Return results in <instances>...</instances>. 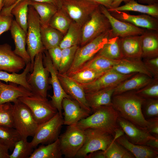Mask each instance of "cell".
<instances>
[{"instance_id": "obj_26", "label": "cell", "mask_w": 158, "mask_h": 158, "mask_svg": "<svg viewBox=\"0 0 158 158\" xmlns=\"http://www.w3.org/2000/svg\"><path fill=\"white\" fill-rule=\"evenodd\" d=\"M153 79V78L144 74L136 73L115 87L113 95L138 90L148 84Z\"/></svg>"}, {"instance_id": "obj_47", "label": "cell", "mask_w": 158, "mask_h": 158, "mask_svg": "<svg viewBox=\"0 0 158 158\" xmlns=\"http://www.w3.org/2000/svg\"><path fill=\"white\" fill-rule=\"evenodd\" d=\"M47 50L54 66L58 71L61 59L62 49L58 46Z\"/></svg>"}, {"instance_id": "obj_49", "label": "cell", "mask_w": 158, "mask_h": 158, "mask_svg": "<svg viewBox=\"0 0 158 158\" xmlns=\"http://www.w3.org/2000/svg\"><path fill=\"white\" fill-rule=\"evenodd\" d=\"M143 62L153 74L154 78H158V57L144 59Z\"/></svg>"}, {"instance_id": "obj_41", "label": "cell", "mask_w": 158, "mask_h": 158, "mask_svg": "<svg viewBox=\"0 0 158 158\" xmlns=\"http://www.w3.org/2000/svg\"><path fill=\"white\" fill-rule=\"evenodd\" d=\"M105 72L87 69L76 71L68 76L78 83L85 84L93 81Z\"/></svg>"}, {"instance_id": "obj_20", "label": "cell", "mask_w": 158, "mask_h": 158, "mask_svg": "<svg viewBox=\"0 0 158 158\" xmlns=\"http://www.w3.org/2000/svg\"><path fill=\"white\" fill-rule=\"evenodd\" d=\"M116 19L130 23L140 28L145 29L158 31V18L147 14L135 15L123 11L110 12Z\"/></svg>"}, {"instance_id": "obj_32", "label": "cell", "mask_w": 158, "mask_h": 158, "mask_svg": "<svg viewBox=\"0 0 158 158\" xmlns=\"http://www.w3.org/2000/svg\"><path fill=\"white\" fill-rule=\"evenodd\" d=\"M62 155L58 138L46 145H40L33 150L29 158H61Z\"/></svg>"}, {"instance_id": "obj_14", "label": "cell", "mask_w": 158, "mask_h": 158, "mask_svg": "<svg viewBox=\"0 0 158 158\" xmlns=\"http://www.w3.org/2000/svg\"><path fill=\"white\" fill-rule=\"evenodd\" d=\"M135 74L124 75L111 69L90 83L80 84L85 93L94 92L106 88L116 87Z\"/></svg>"}, {"instance_id": "obj_33", "label": "cell", "mask_w": 158, "mask_h": 158, "mask_svg": "<svg viewBox=\"0 0 158 158\" xmlns=\"http://www.w3.org/2000/svg\"><path fill=\"white\" fill-rule=\"evenodd\" d=\"M29 5L31 6L38 14L41 26L49 25L51 18L59 9L53 4L39 2L30 0Z\"/></svg>"}, {"instance_id": "obj_50", "label": "cell", "mask_w": 158, "mask_h": 158, "mask_svg": "<svg viewBox=\"0 0 158 158\" xmlns=\"http://www.w3.org/2000/svg\"><path fill=\"white\" fill-rule=\"evenodd\" d=\"M22 0H17L13 5L10 7L4 8L5 11L8 14H11V11L12 8L18 3ZM39 2H44L50 3L56 6L58 9L61 8L62 6L61 0H31Z\"/></svg>"}, {"instance_id": "obj_7", "label": "cell", "mask_w": 158, "mask_h": 158, "mask_svg": "<svg viewBox=\"0 0 158 158\" xmlns=\"http://www.w3.org/2000/svg\"><path fill=\"white\" fill-rule=\"evenodd\" d=\"M85 140L76 157L85 158L89 154L98 150L105 151L114 139L111 133L96 128L84 130Z\"/></svg>"}, {"instance_id": "obj_22", "label": "cell", "mask_w": 158, "mask_h": 158, "mask_svg": "<svg viewBox=\"0 0 158 158\" xmlns=\"http://www.w3.org/2000/svg\"><path fill=\"white\" fill-rule=\"evenodd\" d=\"M112 69L124 75L141 73L153 78V74L145 66L141 59H134L123 58Z\"/></svg>"}, {"instance_id": "obj_40", "label": "cell", "mask_w": 158, "mask_h": 158, "mask_svg": "<svg viewBox=\"0 0 158 158\" xmlns=\"http://www.w3.org/2000/svg\"><path fill=\"white\" fill-rule=\"evenodd\" d=\"M33 149L27 139L21 138L15 144L9 158H29L33 151Z\"/></svg>"}, {"instance_id": "obj_3", "label": "cell", "mask_w": 158, "mask_h": 158, "mask_svg": "<svg viewBox=\"0 0 158 158\" xmlns=\"http://www.w3.org/2000/svg\"><path fill=\"white\" fill-rule=\"evenodd\" d=\"M13 103V128L17 130L23 138L27 139L29 137H33L39 125L34 119L30 110L27 105L18 99Z\"/></svg>"}, {"instance_id": "obj_43", "label": "cell", "mask_w": 158, "mask_h": 158, "mask_svg": "<svg viewBox=\"0 0 158 158\" xmlns=\"http://www.w3.org/2000/svg\"><path fill=\"white\" fill-rule=\"evenodd\" d=\"M78 45L62 49V57L58 71L60 74L66 73L74 59Z\"/></svg>"}, {"instance_id": "obj_13", "label": "cell", "mask_w": 158, "mask_h": 158, "mask_svg": "<svg viewBox=\"0 0 158 158\" xmlns=\"http://www.w3.org/2000/svg\"><path fill=\"white\" fill-rule=\"evenodd\" d=\"M43 59L44 65L51 75L49 82L52 85L53 91V95L49 96L51 99V102L60 114L63 116L62 103L63 99L65 98H72L63 88L58 77V71L54 66L47 50H45L43 52Z\"/></svg>"}, {"instance_id": "obj_44", "label": "cell", "mask_w": 158, "mask_h": 158, "mask_svg": "<svg viewBox=\"0 0 158 158\" xmlns=\"http://www.w3.org/2000/svg\"><path fill=\"white\" fill-rule=\"evenodd\" d=\"M142 111L147 120L158 119V99H145L142 105Z\"/></svg>"}, {"instance_id": "obj_51", "label": "cell", "mask_w": 158, "mask_h": 158, "mask_svg": "<svg viewBox=\"0 0 158 158\" xmlns=\"http://www.w3.org/2000/svg\"><path fill=\"white\" fill-rule=\"evenodd\" d=\"M151 120L152 123L148 131L154 136H158V119Z\"/></svg>"}, {"instance_id": "obj_2", "label": "cell", "mask_w": 158, "mask_h": 158, "mask_svg": "<svg viewBox=\"0 0 158 158\" xmlns=\"http://www.w3.org/2000/svg\"><path fill=\"white\" fill-rule=\"evenodd\" d=\"M93 112L75 126L83 130L89 128L102 129L111 133L114 137L120 128L117 122L119 115L112 105L101 106Z\"/></svg>"}, {"instance_id": "obj_25", "label": "cell", "mask_w": 158, "mask_h": 158, "mask_svg": "<svg viewBox=\"0 0 158 158\" xmlns=\"http://www.w3.org/2000/svg\"><path fill=\"white\" fill-rule=\"evenodd\" d=\"M142 58L149 59L158 57V32L145 29L140 35Z\"/></svg>"}, {"instance_id": "obj_52", "label": "cell", "mask_w": 158, "mask_h": 158, "mask_svg": "<svg viewBox=\"0 0 158 158\" xmlns=\"http://www.w3.org/2000/svg\"><path fill=\"white\" fill-rule=\"evenodd\" d=\"M96 3L99 5H102L107 9L111 8L112 4L114 0H88Z\"/></svg>"}, {"instance_id": "obj_39", "label": "cell", "mask_w": 158, "mask_h": 158, "mask_svg": "<svg viewBox=\"0 0 158 158\" xmlns=\"http://www.w3.org/2000/svg\"><path fill=\"white\" fill-rule=\"evenodd\" d=\"M22 138L14 128L0 126V142L13 150L16 143Z\"/></svg>"}, {"instance_id": "obj_48", "label": "cell", "mask_w": 158, "mask_h": 158, "mask_svg": "<svg viewBox=\"0 0 158 158\" xmlns=\"http://www.w3.org/2000/svg\"><path fill=\"white\" fill-rule=\"evenodd\" d=\"M13 16L0 13V35L10 30L13 20Z\"/></svg>"}, {"instance_id": "obj_36", "label": "cell", "mask_w": 158, "mask_h": 158, "mask_svg": "<svg viewBox=\"0 0 158 158\" xmlns=\"http://www.w3.org/2000/svg\"><path fill=\"white\" fill-rule=\"evenodd\" d=\"M82 27L73 21L59 46L62 49L78 45L81 41Z\"/></svg>"}, {"instance_id": "obj_24", "label": "cell", "mask_w": 158, "mask_h": 158, "mask_svg": "<svg viewBox=\"0 0 158 158\" xmlns=\"http://www.w3.org/2000/svg\"><path fill=\"white\" fill-rule=\"evenodd\" d=\"M115 140L130 152L136 158H157L158 150L145 145L134 144L130 142L124 135H121Z\"/></svg>"}, {"instance_id": "obj_11", "label": "cell", "mask_w": 158, "mask_h": 158, "mask_svg": "<svg viewBox=\"0 0 158 158\" xmlns=\"http://www.w3.org/2000/svg\"><path fill=\"white\" fill-rule=\"evenodd\" d=\"M85 138L84 130L75 125L68 126L65 131L59 138L62 155L68 158L75 157L84 143Z\"/></svg>"}, {"instance_id": "obj_30", "label": "cell", "mask_w": 158, "mask_h": 158, "mask_svg": "<svg viewBox=\"0 0 158 158\" xmlns=\"http://www.w3.org/2000/svg\"><path fill=\"white\" fill-rule=\"evenodd\" d=\"M95 56L116 60L123 58L121 48V38L113 36L110 37Z\"/></svg>"}, {"instance_id": "obj_6", "label": "cell", "mask_w": 158, "mask_h": 158, "mask_svg": "<svg viewBox=\"0 0 158 158\" xmlns=\"http://www.w3.org/2000/svg\"><path fill=\"white\" fill-rule=\"evenodd\" d=\"M28 22L26 44L27 51L30 58L32 71L35 56L40 52H43L45 49L41 40L39 16L30 5L28 7Z\"/></svg>"}, {"instance_id": "obj_17", "label": "cell", "mask_w": 158, "mask_h": 158, "mask_svg": "<svg viewBox=\"0 0 158 158\" xmlns=\"http://www.w3.org/2000/svg\"><path fill=\"white\" fill-rule=\"evenodd\" d=\"M117 122L128 139L134 144L145 145L149 140L157 137L152 135L148 130L139 128L119 116Z\"/></svg>"}, {"instance_id": "obj_16", "label": "cell", "mask_w": 158, "mask_h": 158, "mask_svg": "<svg viewBox=\"0 0 158 158\" xmlns=\"http://www.w3.org/2000/svg\"><path fill=\"white\" fill-rule=\"evenodd\" d=\"M26 65L23 60L12 50L10 45L7 43L0 45V71L17 73Z\"/></svg>"}, {"instance_id": "obj_53", "label": "cell", "mask_w": 158, "mask_h": 158, "mask_svg": "<svg viewBox=\"0 0 158 158\" xmlns=\"http://www.w3.org/2000/svg\"><path fill=\"white\" fill-rule=\"evenodd\" d=\"M85 158H106L104 151L98 150L88 154Z\"/></svg>"}, {"instance_id": "obj_19", "label": "cell", "mask_w": 158, "mask_h": 158, "mask_svg": "<svg viewBox=\"0 0 158 158\" xmlns=\"http://www.w3.org/2000/svg\"><path fill=\"white\" fill-rule=\"evenodd\" d=\"M62 106L64 111L63 124L67 126L75 125L80 121L89 116L91 113L71 98H64Z\"/></svg>"}, {"instance_id": "obj_58", "label": "cell", "mask_w": 158, "mask_h": 158, "mask_svg": "<svg viewBox=\"0 0 158 158\" xmlns=\"http://www.w3.org/2000/svg\"><path fill=\"white\" fill-rule=\"evenodd\" d=\"M138 1L140 3L148 5L158 4V0H138Z\"/></svg>"}, {"instance_id": "obj_46", "label": "cell", "mask_w": 158, "mask_h": 158, "mask_svg": "<svg viewBox=\"0 0 158 158\" xmlns=\"http://www.w3.org/2000/svg\"><path fill=\"white\" fill-rule=\"evenodd\" d=\"M13 106L11 102L0 104V126L13 127Z\"/></svg>"}, {"instance_id": "obj_4", "label": "cell", "mask_w": 158, "mask_h": 158, "mask_svg": "<svg viewBox=\"0 0 158 158\" xmlns=\"http://www.w3.org/2000/svg\"><path fill=\"white\" fill-rule=\"evenodd\" d=\"M32 71L27 76V80L30 87L31 92L33 95L47 99L49 88L50 73L44 65L43 52H40L35 56Z\"/></svg>"}, {"instance_id": "obj_1", "label": "cell", "mask_w": 158, "mask_h": 158, "mask_svg": "<svg viewBox=\"0 0 158 158\" xmlns=\"http://www.w3.org/2000/svg\"><path fill=\"white\" fill-rule=\"evenodd\" d=\"M145 99L135 91H128L113 95L112 105L119 116L148 131L152 121L146 120L142 112V105Z\"/></svg>"}, {"instance_id": "obj_12", "label": "cell", "mask_w": 158, "mask_h": 158, "mask_svg": "<svg viewBox=\"0 0 158 158\" xmlns=\"http://www.w3.org/2000/svg\"><path fill=\"white\" fill-rule=\"evenodd\" d=\"M18 99L28 107L39 125L48 121L58 112L47 98L32 95L20 97Z\"/></svg>"}, {"instance_id": "obj_35", "label": "cell", "mask_w": 158, "mask_h": 158, "mask_svg": "<svg viewBox=\"0 0 158 158\" xmlns=\"http://www.w3.org/2000/svg\"><path fill=\"white\" fill-rule=\"evenodd\" d=\"M31 71L30 62L26 64L23 71L20 74L10 73L6 71H0V81L16 83L24 87L31 92L30 87L27 80V75Z\"/></svg>"}, {"instance_id": "obj_56", "label": "cell", "mask_w": 158, "mask_h": 158, "mask_svg": "<svg viewBox=\"0 0 158 158\" xmlns=\"http://www.w3.org/2000/svg\"><path fill=\"white\" fill-rule=\"evenodd\" d=\"M129 1V0H114L112 4L111 8H114L119 6L122 2H124L125 4Z\"/></svg>"}, {"instance_id": "obj_28", "label": "cell", "mask_w": 158, "mask_h": 158, "mask_svg": "<svg viewBox=\"0 0 158 158\" xmlns=\"http://www.w3.org/2000/svg\"><path fill=\"white\" fill-rule=\"evenodd\" d=\"M121 46L123 58L141 59L140 35H132L121 38Z\"/></svg>"}, {"instance_id": "obj_9", "label": "cell", "mask_w": 158, "mask_h": 158, "mask_svg": "<svg viewBox=\"0 0 158 158\" xmlns=\"http://www.w3.org/2000/svg\"><path fill=\"white\" fill-rule=\"evenodd\" d=\"M63 116L58 112L51 119L39 125L30 144L34 148L40 144H48L52 143L59 137L62 125Z\"/></svg>"}, {"instance_id": "obj_27", "label": "cell", "mask_w": 158, "mask_h": 158, "mask_svg": "<svg viewBox=\"0 0 158 158\" xmlns=\"http://www.w3.org/2000/svg\"><path fill=\"white\" fill-rule=\"evenodd\" d=\"M115 87L85 93L87 102L92 111L94 112L102 106L112 105V98Z\"/></svg>"}, {"instance_id": "obj_55", "label": "cell", "mask_w": 158, "mask_h": 158, "mask_svg": "<svg viewBox=\"0 0 158 158\" xmlns=\"http://www.w3.org/2000/svg\"><path fill=\"white\" fill-rule=\"evenodd\" d=\"M146 145L153 148L158 150V136L149 140L146 143Z\"/></svg>"}, {"instance_id": "obj_21", "label": "cell", "mask_w": 158, "mask_h": 158, "mask_svg": "<svg viewBox=\"0 0 158 158\" xmlns=\"http://www.w3.org/2000/svg\"><path fill=\"white\" fill-rule=\"evenodd\" d=\"M32 95V92L21 85L12 82L5 84L0 81V104L13 103L19 97Z\"/></svg>"}, {"instance_id": "obj_34", "label": "cell", "mask_w": 158, "mask_h": 158, "mask_svg": "<svg viewBox=\"0 0 158 158\" xmlns=\"http://www.w3.org/2000/svg\"><path fill=\"white\" fill-rule=\"evenodd\" d=\"M119 60H111L103 56H95L75 72L87 69L105 72L112 69Z\"/></svg>"}, {"instance_id": "obj_29", "label": "cell", "mask_w": 158, "mask_h": 158, "mask_svg": "<svg viewBox=\"0 0 158 158\" xmlns=\"http://www.w3.org/2000/svg\"><path fill=\"white\" fill-rule=\"evenodd\" d=\"M107 10L109 12L115 11L137 12L158 18V4L145 5L139 4L135 0H129L122 6Z\"/></svg>"}, {"instance_id": "obj_18", "label": "cell", "mask_w": 158, "mask_h": 158, "mask_svg": "<svg viewBox=\"0 0 158 158\" xmlns=\"http://www.w3.org/2000/svg\"><path fill=\"white\" fill-rule=\"evenodd\" d=\"M58 79L66 92L76 101L84 109L91 112L87 102L85 94L81 85L71 79L66 73H58Z\"/></svg>"}, {"instance_id": "obj_59", "label": "cell", "mask_w": 158, "mask_h": 158, "mask_svg": "<svg viewBox=\"0 0 158 158\" xmlns=\"http://www.w3.org/2000/svg\"><path fill=\"white\" fill-rule=\"evenodd\" d=\"M3 7V0H0V13Z\"/></svg>"}, {"instance_id": "obj_23", "label": "cell", "mask_w": 158, "mask_h": 158, "mask_svg": "<svg viewBox=\"0 0 158 158\" xmlns=\"http://www.w3.org/2000/svg\"><path fill=\"white\" fill-rule=\"evenodd\" d=\"M10 30L15 46L14 52L23 60L26 64L30 62V58L25 47L26 33L15 20H13Z\"/></svg>"}, {"instance_id": "obj_45", "label": "cell", "mask_w": 158, "mask_h": 158, "mask_svg": "<svg viewBox=\"0 0 158 158\" xmlns=\"http://www.w3.org/2000/svg\"><path fill=\"white\" fill-rule=\"evenodd\" d=\"M158 78L152 80L142 88L135 92L136 94L145 99L158 98Z\"/></svg>"}, {"instance_id": "obj_57", "label": "cell", "mask_w": 158, "mask_h": 158, "mask_svg": "<svg viewBox=\"0 0 158 158\" xmlns=\"http://www.w3.org/2000/svg\"><path fill=\"white\" fill-rule=\"evenodd\" d=\"M17 0H3V8H8L13 5Z\"/></svg>"}, {"instance_id": "obj_54", "label": "cell", "mask_w": 158, "mask_h": 158, "mask_svg": "<svg viewBox=\"0 0 158 158\" xmlns=\"http://www.w3.org/2000/svg\"><path fill=\"white\" fill-rule=\"evenodd\" d=\"M8 148L0 142V158H9Z\"/></svg>"}, {"instance_id": "obj_8", "label": "cell", "mask_w": 158, "mask_h": 158, "mask_svg": "<svg viewBox=\"0 0 158 158\" xmlns=\"http://www.w3.org/2000/svg\"><path fill=\"white\" fill-rule=\"evenodd\" d=\"M111 29L108 19L102 12L99 6L82 27L81 46Z\"/></svg>"}, {"instance_id": "obj_10", "label": "cell", "mask_w": 158, "mask_h": 158, "mask_svg": "<svg viewBox=\"0 0 158 158\" xmlns=\"http://www.w3.org/2000/svg\"><path fill=\"white\" fill-rule=\"evenodd\" d=\"M62 8L73 21L82 27L99 5L88 0H61Z\"/></svg>"}, {"instance_id": "obj_15", "label": "cell", "mask_w": 158, "mask_h": 158, "mask_svg": "<svg viewBox=\"0 0 158 158\" xmlns=\"http://www.w3.org/2000/svg\"><path fill=\"white\" fill-rule=\"evenodd\" d=\"M99 7L102 12L107 18L109 22L113 36L123 38L130 36L140 35L145 31V29L116 19L103 6L99 5Z\"/></svg>"}, {"instance_id": "obj_31", "label": "cell", "mask_w": 158, "mask_h": 158, "mask_svg": "<svg viewBox=\"0 0 158 158\" xmlns=\"http://www.w3.org/2000/svg\"><path fill=\"white\" fill-rule=\"evenodd\" d=\"M41 40L45 50L59 46L64 35L49 25L40 27Z\"/></svg>"}, {"instance_id": "obj_37", "label": "cell", "mask_w": 158, "mask_h": 158, "mask_svg": "<svg viewBox=\"0 0 158 158\" xmlns=\"http://www.w3.org/2000/svg\"><path fill=\"white\" fill-rule=\"evenodd\" d=\"M30 0H22L15 5L11 11L14 16L15 21L27 33L28 26V7Z\"/></svg>"}, {"instance_id": "obj_42", "label": "cell", "mask_w": 158, "mask_h": 158, "mask_svg": "<svg viewBox=\"0 0 158 158\" xmlns=\"http://www.w3.org/2000/svg\"><path fill=\"white\" fill-rule=\"evenodd\" d=\"M106 158H134V156L114 139L104 151Z\"/></svg>"}, {"instance_id": "obj_5", "label": "cell", "mask_w": 158, "mask_h": 158, "mask_svg": "<svg viewBox=\"0 0 158 158\" xmlns=\"http://www.w3.org/2000/svg\"><path fill=\"white\" fill-rule=\"evenodd\" d=\"M112 36L111 29L85 45L79 47L76 52L73 62L66 73V74L68 75L73 73L92 59Z\"/></svg>"}, {"instance_id": "obj_38", "label": "cell", "mask_w": 158, "mask_h": 158, "mask_svg": "<svg viewBox=\"0 0 158 158\" xmlns=\"http://www.w3.org/2000/svg\"><path fill=\"white\" fill-rule=\"evenodd\" d=\"M73 22L67 14L62 8L58 9L51 19L49 25L57 30L64 35Z\"/></svg>"}]
</instances>
